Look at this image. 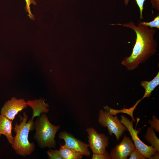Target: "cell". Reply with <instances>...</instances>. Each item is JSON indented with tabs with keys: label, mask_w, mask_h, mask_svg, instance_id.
I'll return each instance as SVG.
<instances>
[{
	"label": "cell",
	"mask_w": 159,
	"mask_h": 159,
	"mask_svg": "<svg viewBox=\"0 0 159 159\" xmlns=\"http://www.w3.org/2000/svg\"><path fill=\"white\" fill-rule=\"evenodd\" d=\"M88 135L89 147L92 150L93 153L102 154L106 150V148L109 143V137L104 134L99 133L93 127L86 129Z\"/></svg>",
	"instance_id": "obj_6"
},
{
	"label": "cell",
	"mask_w": 159,
	"mask_h": 159,
	"mask_svg": "<svg viewBox=\"0 0 159 159\" xmlns=\"http://www.w3.org/2000/svg\"><path fill=\"white\" fill-rule=\"evenodd\" d=\"M1 134L0 133V137H1Z\"/></svg>",
	"instance_id": "obj_23"
},
{
	"label": "cell",
	"mask_w": 159,
	"mask_h": 159,
	"mask_svg": "<svg viewBox=\"0 0 159 159\" xmlns=\"http://www.w3.org/2000/svg\"><path fill=\"white\" fill-rule=\"evenodd\" d=\"M59 151L62 159H80L84 155L81 153L61 145Z\"/></svg>",
	"instance_id": "obj_13"
},
{
	"label": "cell",
	"mask_w": 159,
	"mask_h": 159,
	"mask_svg": "<svg viewBox=\"0 0 159 159\" xmlns=\"http://www.w3.org/2000/svg\"><path fill=\"white\" fill-rule=\"evenodd\" d=\"M120 117L121 122L129 131L135 147L145 158L151 159L153 156L159 154V151L151 145L148 146L140 140L138 136V131L134 128L132 121H130L124 115H121Z\"/></svg>",
	"instance_id": "obj_5"
},
{
	"label": "cell",
	"mask_w": 159,
	"mask_h": 159,
	"mask_svg": "<svg viewBox=\"0 0 159 159\" xmlns=\"http://www.w3.org/2000/svg\"><path fill=\"white\" fill-rule=\"evenodd\" d=\"M20 118V123H16L14 125V131L16 134L11 145L16 153L25 157L30 155L35 148L34 144L30 143L28 139L29 131L34 129V122L31 119L27 121L28 117L24 112Z\"/></svg>",
	"instance_id": "obj_2"
},
{
	"label": "cell",
	"mask_w": 159,
	"mask_h": 159,
	"mask_svg": "<svg viewBox=\"0 0 159 159\" xmlns=\"http://www.w3.org/2000/svg\"><path fill=\"white\" fill-rule=\"evenodd\" d=\"M153 7L159 11V0H150Z\"/></svg>",
	"instance_id": "obj_22"
},
{
	"label": "cell",
	"mask_w": 159,
	"mask_h": 159,
	"mask_svg": "<svg viewBox=\"0 0 159 159\" xmlns=\"http://www.w3.org/2000/svg\"><path fill=\"white\" fill-rule=\"evenodd\" d=\"M111 25H120L130 28L134 31L136 38L132 52L130 56L125 57L121 64L128 70L137 68L140 63H143L156 52L158 46L157 42L154 38L156 31L138 23L137 25L132 21L124 24H112Z\"/></svg>",
	"instance_id": "obj_1"
},
{
	"label": "cell",
	"mask_w": 159,
	"mask_h": 159,
	"mask_svg": "<svg viewBox=\"0 0 159 159\" xmlns=\"http://www.w3.org/2000/svg\"><path fill=\"white\" fill-rule=\"evenodd\" d=\"M98 122L104 127H107L109 134L115 135L116 139L119 140L125 130L126 127L122 123L116 115L113 116L108 112L101 109L98 115Z\"/></svg>",
	"instance_id": "obj_4"
},
{
	"label": "cell",
	"mask_w": 159,
	"mask_h": 159,
	"mask_svg": "<svg viewBox=\"0 0 159 159\" xmlns=\"http://www.w3.org/2000/svg\"><path fill=\"white\" fill-rule=\"evenodd\" d=\"M59 137L64 140L65 142L64 146L81 153L84 155L86 156L90 155V152L88 148L89 144L76 139L71 134L64 131L59 133Z\"/></svg>",
	"instance_id": "obj_9"
},
{
	"label": "cell",
	"mask_w": 159,
	"mask_h": 159,
	"mask_svg": "<svg viewBox=\"0 0 159 159\" xmlns=\"http://www.w3.org/2000/svg\"><path fill=\"white\" fill-rule=\"evenodd\" d=\"M92 159H111L110 154L107 151L102 154L93 153Z\"/></svg>",
	"instance_id": "obj_21"
},
{
	"label": "cell",
	"mask_w": 159,
	"mask_h": 159,
	"mask_svg": "<svg viewBox=\"0 0 159 159\" xmlns=\"http://www.w3.org/2000/svg\"><path fill=\"white\" fill-rule=\"evenodd\" d=\"M26 103L27 106L30 107L32 110L33 114L31 118L32 121H33L35 117H39L42 113H47L49 111V105L48 103H45L43 99L29 100L26 101Z\"/></svg>",
	"instance_id": "obj_10"
},
{
	"label": "cell",
	"mask_w": 159,
	"mask_h": 159,
	"mask_svg": "<svg viewBox=\"0 0 159 159\" xmlns=\"http://www.w3.org/2000/svg\"><path fill=\"white\" fill-rule=\"evenodd\" d=\"M135 148L131 138L125 135L119 144L111 149L110 153L111 159H127Z\"/></svg>",
	"instance_id": "obj_7"
},
{
	"label": "cell",
	"mask_w": 159,
	"mask_h": 159,
	"mask_svg": "<svg viewBox=\"0 0 159 159\" xmlns=\"http://www.w3.org/2000/svg\"><path fill=\"white\" fill-rule=\"evenodd\" d=\"M48 158L50 159H62L59 150L50 149L47 152Z\"/></svg>",
	"instance_id": "obj_17"
},
{
	"label": "cell",
	"mask_w": 159,
	"mask_h": 159,
	"mask_svg": "<svg viewBox=\"0 0 159 159\" xmlns=\"http://www.w3.org/2000/svg\"><path fill=\"white\" fill-rule=\"evenodd\" d=\"M26 5L25 9L27 12L28 13V16L32 19H34V15L32 14L30 9V5L31 4L34 5L36 4L34 0H25Z\"/></svg>",
	"instance_id": "obj_19"
},
{
	"label": "cell",
	"mask_w": 159,
	"mask_h": 159,
	"mask_svg": "<svg viewBox=\"0 0 159 159\" xmlns=\"http://www.w3.org/2000/svg\"><path fill=\"white\" fill-rule=\"evenodd\" d=\"M34 122L36 132L34 138L41 148H55V135L59 130V125L52 124L45 113H42Z\"/></svg>",
	"instance_id": "obj_3"
},
{
	"label": "cell",
	"mask_w": 159,
	"mask_h": 159,
	"mask_svg": "<svg viewBox=\"0 0 159 159\" xmlns=\"http://www.w3.org/2000/svg\"><path fill=\"white\" fill-rule=\"evenodd\" d=\"M12 121L4 115H0V133L5 136L9 143L11 145L14 138L11 133Z\"/></svg>",
	"instance_id": "obj_11"
},
{
	"label": "cell",
	"mask_w": 159,
	"mask_h": 159,
	"mask_svg": "<svg viewBox=\"0 0 159 159\" xmlns=\"http://www.w3.org/2000/svg\"><path fill=\"white\" fill-rule=\"evenodd\" d=\"M140 85L145 89V92L143 97L140 100V101L145 97H149L153 91L159 85V72L151 81H143L141 82Z\"/></svg>",
	"instance_id": "obj_12"
},
{
	"label": "cell",
	"mask_w": 159,
	"mask_h": 159,
	"mask_svg": "<svg viewBox=\"0 0 159 159\" xmlns=\"http://www.w3.org/2000/svg\"><path fill=\"white\" fill-rule=\"evenodd\" d=\"M129 159H145L139 150L136 147L132 151L130 156Z\"/></svg>",
	"instance_id": "obj_20"
},
{
	"label": "cell",
	"mask_w": 159,
	"mask_h": 159,
	"mask_svg": "<svg viewBox=\"0 0 159 159\" xmlns=\"http://www.w3.org/2000/svg\"><path fill=\"white\" fill-rule=\"evenodd\" d=\"M144 138L154 148L159 151V140L153 128L150 127H148Z\"/></svg>",
	"instance_id": "obj_14"
},
{
	"label": "cell",
	"mask_w": 159,
	"mask_h": 159,
	"mask_svg": "<svg viewBox=\"0 0 159 159\" xmlns=\"http://www.w3.org/2000/svg\"><path fill=\"white\" fill-rule=\"evenodd\" d=\"M140 24L146 26L150 28H155L159 29V15H158L152 21L150 22L141 21L139 22Z\"/></svg>",
	"instance_id": "obj_15"
},
{
	"label": "cell",
	"mask_w": 159,
	"mask_h": 159,
	"mask_svg": "<svg viewBox=\"0 0 159 159\" xmlns=\"http://www.w3.org/2000/svg\"><path fill=\"white\" fill-rule=\"evenodd\" d=\"M136 3L139 8L140 11V19H143V11L144 9V4L145 0H135ZM129 0H124L123 1L125 6H127Z\"/></svg>",
	"instance_id": "obj_16"
},
{
	"label": "cell",
	"mask_w": 159,
	"mask_h": 159,
	"mask_svg": "<svg viewBox=\"0 0 159 159\" xmlns=\"http://www.w3.org/2000/svg\"><path fill=\"white\" fill-rule=\"evenodd\" d=\"M148 123L150 124V127L154 128L155 131L159 132V120L155 116L153 115L152 120H150Z\"/></svg>",
	"instance_id": "obj_18"
},
{
	"label": "cell",
	"mask_w": 159,
	"mask_h": 159,
	"mask_svg": "<svg viewBox=\"0 0 159 159\" xmlns=\"http://www.w3.org/2000/svg\"><path fill=\"white\" fill-rule=\"evenodd\" d=\"M27 107L26 102L24 99L13 97L5 102L1 109V113L13 121L18 112Z\"/></svg>",
	"instance_id": "obj_8"
}]
</instances>
